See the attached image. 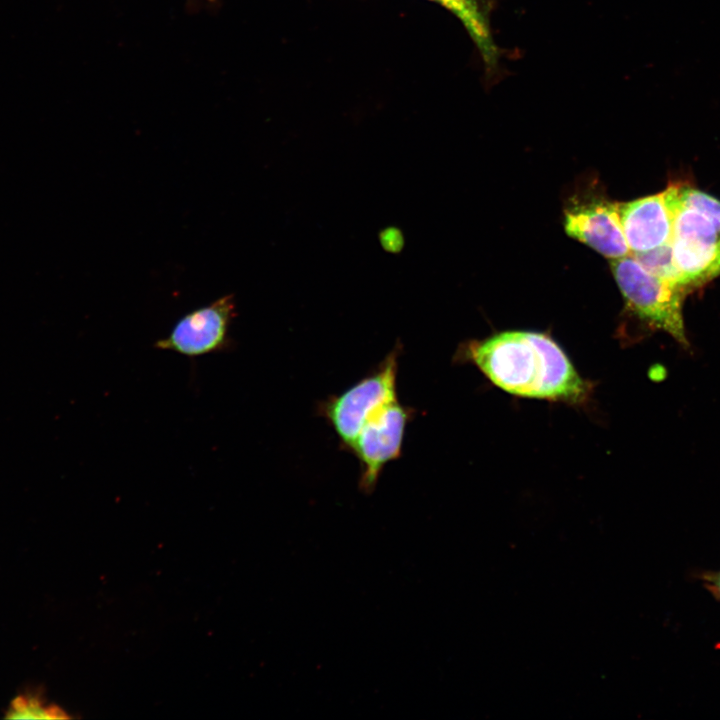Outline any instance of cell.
Wrapping results in <instances>:
<instances>
[{"label":"cell","mask_w":720,"mask_h":720,"mask_svg":"<svg viewBox=\"0 0 720 720\" xmlns=\"http://www.w3.org/2000/svg\"><path fill=\"white\" fill-rule=\"evenodd\" d=\"M451 11L463 24L475 43L486 72L497 71L500 49L495 44L490 25L488 0H431Z\"/></svg>","instance_id":"obj_9"},{"label":"cell","mask_w":720,"mask_h":720,"mask_svg":"<svg viewBox=\"0 0 720 720\" xmlns=\"http://www.w3.org/2000/svg\"><path fill=\"white\" fill-rule=\"evenodd\" d=\"M679 201L705 215L720 229V200L696 188L680 185Z\"/></svg>","instance_id":"obj_12"},{"label":"cell","mask_w":720,"mask_h":720,"mask_svg":"<svg viewBox=\"0 0 720 720\" xmlns=\"http://www.w3.org/2000/svg\"><path fill=\"white\" fill-rule=\"evenodd\" d=\"M11 719H61L65 718L62 710L55 706H46L36 697H17L8 710Z\"/></svg>","instance_id":"obj_11"},{"label":"cell","mask_w":720,"mask_h":720,"mask_svg":"<svg viewBox=\"0 0 720 720\" xmlns=\"http://www.w3.org/2000/svg\"><path fill=\"white\" fill-rule=\"evenodd\" d=\"M566 233L605 257L630 255L619 215V203L593 199L575 203L565 210Z\"/></svg>","instance_id":"obj_8"},{"label":"cell","mask_w":720,"mask_h":720,"mask_svg":"<svg viewBox=\"0 0 720 720\" xmlns=\"http://www.w3.org/2000/svg\"><path fill=\"white\" fill-rule=\"evenodd\" d=\"M632 256L650 273L685 287L674 262L670 242L649 251L633 253Z\"/></svg>","instance_id":"obj_10"},{"label":"cell","mask_w":720,"mask_h":720,"mask_svg":"<svg viewBox=\"0 0 720 720\" xmlns=\"http://www.w3.org/2000/svg\"><path fill=\"white\" fill-rule=\"evenodd\" d=\"M611 269L630 310L687 347L682 305L688 289L650 273L634 256L612 260Z\"/></svg>","instance_id":"obj_2"},{"label":"cell","mask_w":720,"mask_h":720,"mask_svg":"<svg viewBox=\"0 0 720 720\" xmlns=\"http://www.w3.org/2000/svg\"><path fill=\"white\" fill-rule=\"evenodd\" d=\"M680 184L658 194L619 203L621 226L633 253L645 252L670 242L679 205Z\"/></svg>","instance_id":"obj_7"},{"label":"cell","mask_w":720,"mask_h":720,"mask_svg":"<svg viewBox=\"0 0 720 720\" xmlns=\"http://www.w3.org/2000/svg\"><path fill=\"white\" fill-rule=\"evenodd\" d=\"M379 239L383 249L390 253L400 252L404 245L403 234L396 227H388L382 230Z\"/></svg>","instance_id":"obj_13"},{"label":"cell","mask_w":720,"mask_h":720,"mask_svg":"<svg viewBox=\"0 0 720 720\" xmlns=\"http://www.w3.org/2000/svg\"><path fill=\"white\" fill-rule=\"evenodd\" d=\"M236 316L234 296L225 295L211 304L183 316L168 337L159 339L154 347L195 358L232 348L230 325Z\"/></svg>","instance_id":"obj_6"},{"label":"cell","mask_w":720,"mask_h":720,"mask_svg":"<svg viewBox=\"0 0 720 720\" xmlns=\"http://www.w3.org/2000/svg\"><path fill=\"white\" fill-rule=\"evenodd\" d=\"M413 415V409L395 400L378 409L363 425L349 448L360 464L359 489L363 493H372L384 466L400 457Z\"/></svg>","instance_id":"obj_5"},{"label":"cell","mask_w":720,"mask_h":720,"mask_svg":"<svg viewBox=\"0 0 720 720\" xmlns=\"http://www.w3.org/2000/svg\"><path fill=\"white\" fill-rule=\"evenodd\" d=\"M707 578H708L709 583H711L713 590L720 597V571L709 575Z\"/></svg>","instance_id":"obj_14"},{"label":"cell","mask_w":720,"mask_h":720,"mask_svg":"<svg viewBox=\"0 0 720 720\" xmlns=\"http://www.w3.org/2000/svg\"><path fill=\"white\" fill-rule=\"evenodd\" d=\"M462 353L514 395L575 403L589 392L562 348L544 333L505 331L467 344Z\"/></svg>","instance_id":"obj_1"},{"label":"cell","mask_w":720,"mask_h":720,"mask_svg":"<svg viewBox=\"0 0 720 720\" xmlns=\"http://www.w3.org/2000/svg\"><path fill=\"white\" fill-rule=\"evenodd\" d=\"M670 245L687 289L720 275V229L696 209L679 203Z\"/></svg>","instance_id":"obj_4"},{"label":"cell","mask_w":720,"mask_h":720,"mask_svg":"<svg viewBox=\"0 0 720 720\" xmlns=\"http://www.w3.org/2000/svg\"><path fill=\"white\" fill-rule=\"evenodd\" d=\"M399 355L400 346L396 345L372 373L321 403L320 414L327 419L346 449L350 448L373 413L398 400Z\"/></svg>","instance_id":"obj_3"}]
</instances>
